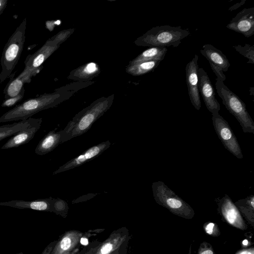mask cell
<instances>
[{"label":"cell","mask_w":254,"mask_h":254,"mask_svg":"<svg viewBox=\"0 0 254 254\" xmlns=\"http://www.w3.org/2000/svg\"></svg>","instance_id":"obj_40"},{"label":"cell","mask_w":254,"mask_h":254,"mask_svg":"<svg viewBox=\"0 0 254 254\" xmlns=\"http://www.w3.org/2000/svg\"><path fill=\"white\" fill-rule=\"evenodd\" d=\"M152 189L157 203L165 207L173 214L188 219H192L194 216L192 208L164 182L160 181L154 182Z\"/></svg>","instance_id":"obj_6"},{"label":"cell","mask_w":254,"mask_h":254,"mask_svg":"<svg viewBox=\"0 0 254 254\" xmlns=\"http://www.w3.org/2000/svg\"><path fill=\"white\" fill-rule=\"evenodd\" d=\"M112 100H99L76 114L62 129L61 143L86 132L110 107Z\"/></svg>","instance_id":"obj_1"},{"label":"cell","mask_w":254,"mask_h":254,"mask_svg":"<svg viewBox=\"0 0 254 254\" xmlns=\"http://www.w3.org/2000/svg\"><path fill=\"white\" fill-rule=\"evenodd\" d=\"M160 60H151L131 64L128 67V72L135 75H139L151 71L160 64Z\"/></svg>","instance_id":"obj_24"},{"label":"cell","mask_w":254,"mask_h":254,"mask_svg":"<svg viewBox=\"0 0 254 254\" xmlns=\"http://www.w3.org/2000/svg\"><path fill=\"white\" fill-rule=\"evenodd\" d=\"M119 249L116 250L115 251H114L113 253H112L111 254H119Z\"/></svg>","instance_id":"obj_37"},{"label":"cell","mask_w":254,"mask_h":254,"mask_svg":"<svg viewBox=\"0 0 254 254\" xmlns=\"http://www.w3.org/2000/svg\"><path fill=\"white\" fill-rule=\"evenodd\" d=\"M235 50L241 55L246 58L248 61L247 64H254V46L245 44L244 46L240 45L233 46Z\"/></svg>","instance_id":"obj_25"},{"label":"cell","mask_w":254,"mask_h":254,"mask_svg":"<svg viewBox=\"0 0 254 254\" xmlns=\"http://www.w3.org/2000/svg\"><path fill=\"white\" fill-rule=\"evenodd\" d=\"M217 210L222 219L233 227L246 230L248 225L231 198L227 194L217 201Z\"/></svg>","instance_id":"obj_8"},{"label":"cell","mask_w":254,"mask_h":254,"mask_svg":"<svg viewBox=\"0 0 254 254\" xmlns=\"http://www.w3.org/2000/svg\"><path fill=\"white\" fill-rule=\"evenodd\" d=\"M7 0H0V14L3 12L7 5Z\"/></svg>","instance_id":"obj_33"},{"label":"cell","mask_w":254,"mask_h":254,"mask_svg":"<svg viewBox=\"0 0 254 254\" xmlns=\"http://www.w3.org/2000/svg\"><path fill=\"white\" fill-rule=\"evenodd\" d=\"M62 130L56 132L55 130L49 131L39 141L35 152L39 155H44L52 150L61 143Z\"/></svg>","instance_id":"obj_20"},{"label":"cell","mask_w":254,"mask_h":254,"mask_svg":"<svg viewBox=\"0 0 254 254\" xmlns=\"http://www.w3.org/2000/svg\"><path fill=\"white\" fill-rule=\"evenodd\" d=\"M126 239L125 233L119 230L115 231L103 243L91 249L85 254H111L119 249Z\"/></svg>","instance_id":"obj_18"},{"label":"cell","mask_w":254,"mask_h":254,"mask_svg":"<svg viewBox=\"0 0 254 254\" xmlns=\"http://www.w3.org/2000/svg\"><path fill=\"white\" fill-rule=\"evenodd\" d=\"M23 254L22 253H18V254Z\"/></svg>","instance_id":"obj_39"},{"label":"cell","mask_w":254,"mask_h":254,"mask_svg":"<svg viewBox=\"0 0 254 254\" xmlns=\"http://www.w3.org/2000/svg\"><path fill=\"white\" fill-rule=\"evenodd\" d=\"M241 245L243 248H246V247L250 246L251 243L248 240L245 239L241 242Z\"/></svg>","instance_id":"obj_35"},{"label":"cell","mask_w":254,"mask_h":254,"mask_svg":"<svg viewBox=\"0 0 254 254\" xmlns=\"http://www.w3.org/2000/svg\"><path fill=\"white\" fill-rule=\"evenodd\" d=\"M82 236L83 233L78 231H67L54 245L51 254H73Z\"/></svg>","instance_id":"obj_17"},{"label":"cell","mask_w":254,"mask_h":254,"mask_svg":"<svg viewBox=\"0 0 254 254\" xmlns=\"http://www.w3.org/2000/svg\"><path fill=\"white\" fill-rule=\"evenodd\" d=\"M216 80V89L223 104L238 121L244 133L254 134V122L247 110L245 103L223 81L218 78Z\"/></svg>","instance_id":"obj_4"},{"label":"cell","mask_w":254,"mask_h":254,"mask_svg":"<svg viewBox=\"0 0 254 254\" xmlns=\"http://www.w3.org/2000/svg\"><path fill=\"white\" fill-rule=\"evenodd\" d=\"M97 70V65L93 63L88 64L83 68V75H91L95 72Z\"/></svg>","instance_id":"obj_30"},{"label":"cell","mask_w":254,"mask_h":254,"mask_svg":"<svg viewBox=\"0 0 254 254\" xmlns=\"http://www.w3.org/2000/svg\"><path fill=\"white\" fill-rule=\"evenodd\" d=\"M197 254H215V253L210 244L207 242H203L199 245Z\"/></svg>","instance_id":"obj_29"},{"label":"cell","mask_w":254,"mask_h":254,"mask_svg":"<svg viewBox=\"0 0 254 254\" xmlns=\"http://www.w3.org/2000/svg\"><path fill=\"white\" fill-rule=\"evenodd\" d=\"M247 222L254 226V196L251 195L234 203Z\"/></svg>","instance_id":"obj_21"},{"label":"cell","mask_w":254,"mask_h":254,"mask_svg":"<svg viewBox=\"0 0 254 254\" xmlns=\"http://www.w3.org/2000/svg\"><path fill=\"white\" fill-rule=\"evenodd\" d=\"M250 91L251 93L250 94L253 96L254 95V88L253 87H251L250 88Z\"/></svg>","instance_id":"obj_36"},{"label":"cell","mask_w":254,"mask_h":254,"mask_svg":"<svg viewBox=\"0 0 254 254\" xmlns=\"http://www.w3.org/2000/svg\"><path fill=\"white\" fill-rule=\"evenodd\" d=\"M42 118H34L33 122L26 127L16 132L1 147V149H8L17 147L29 142L33 138L40 129Z\"/></svg>","instance_id":"obj_14"},{"label":"cell","mask_w":254,"mask_h":254,"mask_svg":"<svg viewBox=\"0 0 254 254\" xmlns=\"http://www.w3.org/2000/svg\"><path fill=\"white\" fill-rule=\"evenodd\" d=\"M58 43L55 41L49 39L35 53L27 56L24 61L25 68L31 69H42V64L58 48Z\"/></svg>","instance_id":"obj_15"},{"label":"cell","mask_w":254,"mask_h":254,"mask_svg":"<svg viewBox=\"0 0 254 254\" xmlns=\"http://www.w3.org/2000/svg\"><path fill=\"white\" fill-rule=\"evenodd\" d=\"M167 52V48L165 47H151L143 51L132 61L131 64L151 60L162 61L164 59Z\"/></svg>","instance_id":"obj_22"},{"label":"cell","mask_w":254,"mask_h":254,"mask_svg":"<svg viewBox=\"0 0 254 254\" xmlns=\"http://www.w3.org/2000/svg\"><path fill=\"white\" fill-rule=\"evenodd\" d=\"M25 89L23 87L18 95L13 97L4 99L1 105L2 107H11L20 102L24 96Z\"/></svg>","instance_id":"obj_26"},{"label":"cell","mask_w":254,"mask_h":254,"mask_svg":"<svg viewBox=\"0 0 254 254\" xmlns=\"http://www.w3.org/2000/svg\"><path fill=\"white\" fill-rule=\"evenodd\" d=\"M41 70L24 68L17 77L12 78L6 84L3 90L4 99H6L18 95L24 87V84L30 83L32 78L36 76Z\"/></svg>","instance_id":"obj_16"},{"label":"cell","mask_w":254,"mask_h":254,"mask_svg":"<svg viewBox=\"0 0 254 254\" xmlns=\"http://www.w3.org/2000/svg\"><path fill=\"white\" fill-rule=\"evenodd\" d=\"M198 89L207 110L212 114L219 113L220 105L215 98L212 84L206 71L202 68L198 69Z\"/></svg>","instance_id":"obj_12"},{"label":"cell","mask_w":254,"mask_h":254,"mask_svg":"<svg viewBox=\"0 0 254 254\" xmlns=\"http://www.w3.org/2000/svg\"><path fill=\"white\" fill-rule=\"evenodd\" d=\"M200 53L209 62L210 67L217 76L222 81L226 80L223 72L227 71L230 64L226 56L220 50L210 44H204Z\"/></svg>","instance_id":"obj_9"},{"label":"cell","mask_w":254,"mask_h":254,"mask_svg":"<svg viewBox=\"0 0 254 254\" xmlns=\"http://www.w3.org/2000/svg\"><path fill=\"white\" fill-rule=\"evenodd\" d=\"M235 254H254V249L253 247L243 248L238 251Z\"/></svg>","instance_id":"obj_31"},{"label":"cell","mask_w":254,"mask_h":254,"mask_svg":"<svg viewBox=\"0 0 254 254\" xmlns=\"http://www.w3.org/2000/svg\"><path fill=\"white\" fill-rule=\"evenodd\" d=\"M205 232L211 236L218 237L220 235V231L218 225L212 222H206L203 226Z\"/></svg>","instance_id":"obj_27"},{"label":"cell","mask_w":254,"mask_h":254,"mask_svg":"<svg viewBox=\"0 0 254 254\" xmlns=\"http://www.w3.org/2000/svg\"><path fill=\"white\" fill-rule=\"evenodd\" d=\"M212 120L216 133L225 149L237 158L243 159L240 144L228 122L219 113L212 114Z\"/></svg>","instance_id":"obj_7"},{"label":"cell","mask_w":254,"mask_h":254,"mask_svg":"<svg viewBox=\"0 0 254 254\" xmlns=\"http://www.w3.org/2000/svg\"><path fill=\"white\" fill-rule=\"evenodd\" d=\"M191 34L188 29L181 26L168 25L153 27L147 32L140 39L142 45L163 48L173 46L176 48L181 41Z\"/></svg>","instance_id":"obj_5"},{"label":"cell","mask_w":254,"mask_h":254,"mask_svg":"<svg viewBox=\"0 0 254 254\" xmlns=\"http://www.w3.org/2000/svg\"><path fill=\"white\" fill-rule=\"evenodd\" d=\"M27 18H25L5 45L0 59V83L10 77L23 51L25 40Z\"/></svg>","instance_id":"obj_3"},{"label":"cell","mask_w":254,"mask_h":254,"mask_svg":"<svg viewBox=\"0 0 254 254\" xmlns=\"http://www.w3.org/2000/svg\"><path fill=\"white\" fill-rule=\"evenodd\" d=\"M191 245H190V247L188 254H191Z\"/></svg>","instance_id":"obj_38"},{"label":"cell","mask_w":254,"mask_h":254,"mask_svg":"<svg viewBox=\"0 0 254 254\" xmlns=\"http://www.w3.org/2000/svg\"><path fill=\"white\" fill-rule=\"evenodd\" d=\"M52 197L32 201L12 200L0 203V205L9 206L18 208H30L39 211L52 210Z\"/></svg>","instance_id":"obj_19"},{"label":"cell","mask_w":254,"mask_h":254,"mask_svg":"<svg viewBox=\"0 0 254 254\" xmlns=\"http://www.w3.org/2000/svg\"><path fill=\"white\" fill-rule=\"evenodd\" d=\"M110 145L111 142L109 140H107L92 146L80 155L73 158L60 166L57 170L53 172V174H58L80 166L86 162L99 156L104 151L107 150Z\"/></svg>","instance_id":"obj_11"},{"label":"cell","mask_w":254,"mask_h":254,"mask_svg":"<svg viewBox=\"0 0 254 254\" xmlns=\"http://www.w3.org/2000/svg\"><path fill=\"white\" fill-rule=\"evenodd\" d=\"M53 243H52L50 244L49 245H48L43 251L42 254H51L52 251L53 249L54 245Z\"/></svg>","instance_id":"obj_34"},{"label":"cell","mask_w":254,"mask_h":254,"mask_svg":"<svg viewBox=\"0 0 254 254\" xmlns=\"http://www.w3.org/2000/svg\"><path fill=\"white\" fill-rule=\"evenodd\" d=\"M246 2V0H241L240 2L237 3L234 5H233L232 6H231L229 10L230 11H233L234 10L237 9L238 8L240 7L242 5H243L245 2Z\"/></svg>","instance_id":"obj_32"},{"label":"cell","mask_w":254,"mask_h":254,"mask_svg":"<svg viewBox=\"0 0 254 254\" xmlns=\"http://www.w3.org/2000/svg\"><path fill=\"white\" fill-rule=\"evenodd\" d=\"M198 56L195 55L186 66V82L189 96L191 104L197 110L201 107V101L198 89Z\"/></svg>","instance_id":"obj_10"},{"label":"cell","mask_w":254,"mask_h":254,"mask_svg":"<svg viewBox=\"0 0 254 254\" xmlns=\"http://www.w3.org/2000/svg\"><path fill=\"white\" fill-rule=\"evenodd\" d=\"M67 209L68 206L65 201L59 198H53L52 209H54L55 211L61 212L66 211Z\"/></svg>","instance_id":"obj_28"},{"label":"cell","mask_w":254,"mask_h":254,"mask_svg":"<svg viewBox=\"0 0 254 254\" xmlns=\"http://www.w3.org/2000/svg\"><path fill=\"white\" fill-rule=\"evenodd\" d=\"M34 118L31 117L12 124L2 125L0 127V141L8 137L14 135L22 129L27 127L33 122Z\"/></svg>","instance_id":"obj_23"},{"label":"cell","mask_w":254,"mask_h":254,"mask_svg":"<svg viewBox=\"0 0 254 254\" xmlns=\"http://www.w3.org/2000/svg\"><path fill=\"white\" fill-rule=\"evenodd\" d=\"M226 27L242 34L246 37L254 34V7L245 8L239 12Z\"/></svg>","instance_id":"obj_13"},{"label":"cell","mask_w":254,"mask_h":254,"mask_svg":"<svg viewBox=\"0 0 254 254\" xmlns=\"http://www.w3.org/2000/svg\"><path fill=\"white\" fill-rule=\"evenodd\" d=\"M63 101L60 94H43L28 99L16 105L0 117V123L24 120L45 109L52 108Z\"/></svg>","instance_id":"obj_2"}]
</instances>
